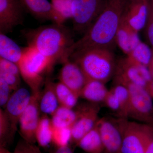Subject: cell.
Here are the masks:
<instances>
[{"label": "cell", "mask_w": 153, "mask_h": 153, "mask_svg": "<svg viewBox=\"0 0 153 153\" xmlns=\"http://www.w3.org/2000/svg\"><path fill=\"white\" fill-rule=\"evenodd\" d=\"M32 94L25 88L14 91L4 108V111L10 122L14 134L18 130L19 120L31 100Z\"/></svg>", "instance_id": "cell-12"}, {"label": "cell", "mask_w": 153, "mask_h": 153, "mask_svg": "<svg viewBox=\"0 0 153 153\" xmlns=\"http://www.w3.org/2000/svg\"><path fill=\"white\" fill-rule=\"evenodd\" d=\"M76 145L87 153H104V147L97 123Z\"/></svg>", "instance_id": "cell-22"}, {"label": "cell", "mask_w": 153, "mask_h": 153, "mask_svg": "<svg viewBox=\"0 0 153 153\" xmlns=\"http://www.w3.org/2000/svg\"><path fill=\"white\" fill-rule=\"evenodd\" d=\"M21 76L18 65L0 57V77L5 80L13 91L20 88Z\"/></svg>", "instance_id": "cell-21"}, {"label": "cell", "mask_w": 153, "mask_h": 153, "mask_svg": "<svg viewBox=\"0 0 153 153\" xmlns=\"http://www.w3.org/2000/svg\"><path fill=\"white\" fill-rule=\"evenodd\" d=\"M29 47L50 60L53 66L66 60L68 49L74 43L73 35L63 24L42 26L25 33Z\"/></svg>", "instance_id": "cell-2"}, {"label": "cell", "mask_w": 153, "mask_h": 153, "mask_svg": "<svg viewBox=\"0 0 153 153\" xmlns=\"http://www.w3.org/2000/svg\"><path fill=\"white\" fill-rule=\"evenodd\" d=\"M122 119L118 120L103 117L97 123L100 134L107 153H122Z\"/></svg>", "instance_id": "cell-8"}, {"label": "cell", "mask_w": 153, "mask_h": 153, "mask_svg": "<svg viewBox=\"0 0 153 153\" xmlns=\"http://www.w3.org/2000/svg\"><path fill=\"white\" fill-rule=\"evenodd\" d=\"M126 2L127 0H104L98 17L82 38L69 48L66 58L73 52L89 48L111 49Z\"/></svg>", "instance_id": "cell-1"}, {"label": "cell", "mask_w": 153, "mask_h": 153, "mask_svg": "<svg viewBox=\"0 0 153 153\" xmlns=\"http://www.w3.org/2000/svg\"><path fill=\"white\" fill-rule=\"evenodd\" d=\"M122 153H145V138L141 124L122 119Z\"/></svg>", "instance_id": "cell-10"}, {"label": "cell", "mask_w": 153, "mask_h": 153, "mask_svg": "<svg viewBox=\"0 0 153 153\" xmlns=\"http://www.w3.org/2000/svg\"><path fill=\"white\" fill-rule=\"evenodd\" d=\"M51 119L53 126L57 128H71L78 116L77 110L59 105Z\"/></svg>", "instance_id": "cell-23"}, {"label": "cell", "mask_w": 153, "mask_h": 153, "mask_svg": "<svg viewBox=\"0 0 153 153\" xmlns=\"http://www.w3.org/2000/svg\"><path fill=\"white\" fill-rule=\"evenodd\" d=\"M54 153H74L72 149L69 146L57 148Z\"/></svg>", "instance_id": "cell-36"}, {"label": "cell", "mask_w": 153, "mask_h": 153, "mask_svg": "<svg viewBox=\"0 0 153 153\" xmlns=\"http://www.w3.org/2000/svg\"><path fill=\"white\" fill-rule=\"evenodd\" d=\"M149 1L127 0L123 18L137 32H139L146 26L149 11Z\"/></svg>", "instance_id": "cell-15"}, {"label": "cell", "mask_w": 153, "mask_h": 153, "mask_svg": "<svg viewBox=\"0 0 153 153\" xmlns=\"http://www.w3.org/2000/svg\"><path fill=\"white\" fill-rule=\"evenodd\" d=\"M13 153H42L35 144L22 139L18 143Z\"/></svg>", "instance_id": "cell-32"}, {"label": "cell", "mask_w": 153, "mask_h": 153, "mask_svg": "<svg viewBox=\"0 0 153 153\" xmlns=\"http://www.w3.org/2000/svg\"><path fill=\"white\" fill-rule=\"evenodd\" d=\"M71 140V128L53 127L52 143L56 147L68 146Z\"/></svg>", "instance_id": "cell-29"}, {"label": "cell", "mask_w": 153, "mask_h": 153, "mask_svg": "<svg viewBox=\"0 0 153 153\" xmlns=\"http://www.w3.org/2000/svg\"><path fill=\"white\" fill-rule=\"evenodd\" d=\"M105 102L108 108L114 112H117L121 116V108L119 101L111 90L108 92Z\"/></svg>", "instance_id": "cell-35"}, {"label": "cell", "mask_w": 153, "mask_h": 153, "mask_svg": "<svg viewBox=\"0 0 153 153\" xmlns=\"http://www.w3.org/2000/svg\"><path fill=\"white\" fill-rule=\"evenodd\" d=\"M116 69L117 82H130L143 87L147 86V82L140 74L136 64L127 57L121 60Z\"/></svg>", "instance_id": "cell-17"}, {"label": "cell", "mask_w": 153, "mask_h": 153, "mask_svg": "<svg viewBox=\"0 0 153 153\" xmlns=\"http://www.w3.org/2000/svg\"><path fill=\"white\" fill-rule=\"evenodd\" d=\"M41 93V91L32 93L30 103L19 120V131L21 136L23 139L32 143H36V129L41 117L39 105Z\"/></svg>", "instance_id": "cell-7"}, {"label": "cell", "mask_w": 153, "mask_h": 153, "mask_svg": "<svg viewBox=\"0 0 153 153\" xmlns=\"http://www.w3.org/2000/svg\"><path fill=\"white\" fill-rule=\"evenodd\" d=\"M74 0H52L51 3L55 10L65 21L72 18L71 8Z\"/></svg>", "instance_id": "cell-30"}, {"label": "cell", "mask_w": 153, "mask_h": 153, "mask_svg": "<svg viewBox=\"0 0 153 153\" xmlns=\"http://www.w3.org/2000/svg\"><path fill=\"white\" fill-rule=\"evenodd\" d=\"M13 91L5 80L0 77V105L3 108L10 97Z\"/></svg>", "instance_id": "cell-33"}, {"label": "cell", "mask_w": 153, "mask_h": 153, "mask_svg": "<svg viewBox=\"0 0 153 153\" xmlns=\"http://www.w3.org/2000/svg\"><path fill=\"white\" fill-rule=\"evenodd\" d=\"M105 153H106V152H105Z\"/></svg>", "instance_id": "cell-40"}, {"label": "cell", "mask_w": 153, "mask_h": 153, "mask_svg": "<svg viewBox=\"0 0 153 153\" xmlns=\"http://www.w3.org/2000/svg\"><path fill=\"white\" fill-rule=\"evenodd\" d=\"M146 88L151 95H152L153 96V81L148 84Z\"/></svg>", "instance_id": "cell-37"}, {"label": "cell", "mask_w": 153, "mask_h": 153, "mask_svg": "<svg viewBox=\"0 0 153 153\" xmlns=\"http://www.w3.org/2000/svg\"><path fill=\"white\" fill-rule=\"evenodd\" d=\"M128 1H131V0H128ZM147 1H149V0H147Z\"/></svg>", "instance_id": "cell-39"}, {"label": "cell", "mask_w": 153, "mask_h": 153, "mask_svg": "<svg viewBox=\"0 0 153 153\" xmlns=\"http://www.w3.org/2000/svg\"><path fill=\"white\" fill-rule=\"evenodd\" d=\"M15 134L13 131L10 122L4 110L0 109V145L1 148L5 147L13 140Z\"/></svg>", "instance_id": "cell-27"}, {"label": "cell", "mask_w": 153, "mask_h": 153, "mask_svg": "<svg viewBox=\"0 0 153 153\" xmlns=\"http://www.w3.org/2000/svg\"><path fill=\"white\" fill-rule=\"evenodd\" d=\"M25 12L19 0H0V33H10L22 25Z\"/></svg>", "instance_id": "cell-11"}, {"label": "cell", "mask_w": 153, "mask_h": 153, "mask_svg": "<svg viewBox=\"0 0 153 153\" xmlns=\"http://www.w3.org/2000/svg\"><path fill=\"white\" fill-rule=\"evenodd\" d=\"M44 85L39 101L40 110L43 114L52 116L59 106L55 92V83L47 78Z\"/></svg>", "instance_id": "cell-18"}, {"label": "cell", "mask_w": 153, "mask_h": 153, "mask_svg": "<svg viewBox=\"0 0 153 153\" xmlns=\"http://www.w3.org/2000/svg\"><path fill=\"white\" fill-rule=\"evenodd\" d=\"M148 67H149V69L150 71L153 81V54L150 62L149 64V66H148Z\"/></svg>", "instance_id": "cell-38"}, {"label": "cell", "mask_w": 153, "mask_h": 153, "mask_svg": "<svg viewBox=\"0 0 153 153\" xmlns=\"http://www.w3.org/2000/svg\"><path fill=\"white\" fill-rule=\"evenodd\" d=\"M145 138V153H153V131L147 126L142 125Z\"/></svg>", "instance_id": "cell-34"}, {"label": "cell", "mask_w": 153, "mask_h": 153, "mask_svg": "<svg viewBox=\"0 0 153 153\" xmlns=\"http://www.w3.org/2000/svg\"><path fill=\"white\" fill-rule=\"evenodd\" d=\"M53 65L47 57L33 47H25L24 55L18 66L21 76L32 90V93L41 91L44 85V74L49 73Z\"/></svg>", "instance_id": "cell-4"}, {"label": "cell", "mask_w": 153, "mask_h": 153, "mask_svg": "<svg viewBox=\"0 0 153 153\" xmlns=\"http://www.w3.org/2000/svg\"><path fill=\"white\" fill-rule=\"evenodd\" d=\"M105 83L96 80H88L83 88L80 97L91 103H97L105 102L108 94Z\"/></svg>", "instance_id": "cell-20"}, {"label": "cell", "mask_w": 153, "mask_h": 153, "mask_svg": "<svg viewBox=\"0 0 153 153\" xmlns=\"http://www.w3.org/2000/svg\"><path fill=\"white\" fill-rule=\"evenodd\" d=\"M55 91L59 105L73 108L76 105L79 97L62 82L55 83Z\"/></svg>", "instance_id": "cell-25"}, {"label": "cell", "mask_w": 153, "mask_h": 153, "mask_svg": "<svg viewBox=\"0 0 153 153\" xmlns=\"http://www.w3.org/2000/svg\"><path fill=\"white\" fill-rule=\"evenodd\" d=\"M53 126L51 119L43 114L40 118L36 133V143L42 148H46L52 143Z\"/></svg>", "instance_id": "cell-24"}, {"label": "cell", "mask_w": 153, "mask_h": 153, "mask_svg": "<svg viewBox=\"0 0 153 153\" xmlns=\"http://www.w3.org/2000/svg\"><path fill=\"white\" fill-rule=\"evenodd\" d=\"M111 91L116 96L120 103L122 118L126 119L128 117L129 106V93L128 89L125 85L117 82Z\"/></svg>", "instance_id": "cell-28"}, {"label": "cell", "mask_w": 153, "mask_h": 153, "mask_svg": "<svg viewBox=\"0 0 153 153\" xmlns=\"http://www.w3.org/2000/svg\"><path fill=\"white\" fill-rule=\"evenodd\" d=\"M104 0H74L71 13L74 31L85 33L101 11Z\"/></svg>", "instance_id": "cell-6"}, {"label": "cell", "mask_w": 153, "mask_h": 153, "mask_svg": "<svg viewBox=\"0 0 153 153\" xmlns=\"http://www.w3.org/2000/svg\"><path fill=\"white\" fill-rule=\"evenodd\" d=\"M63 64L58 77L59 82L80 97L81 91L88 79L79 65L74 61L68 59Z\"/></svg>", "instance_id": "cell-14"}, {"label": "cell", "mask_w": 153, "mask_h": 153, "mask_svg": "<svg viewBox=\"0 0 153 153\" xmlns=\"http://www.w3.org/2000/svg\"><path fill=\"white\" fill-rule=\"evenodd\" d=\"M138 33L122 17L116 36V43L127 55L141 42Z\"/></svg>", "instance_id": "cell-16"}, {"label": "cell", "mask_w": 153, "mask_h": 153, "mask_svg": "<svg viewBox=\"0 0 153 153\" xmlns=\"http://www.w3.org/2000/svg\"><path fill=\"white\" fill-rule=\"evenodd\" d=\"M24 51L25 48L20 47L5 34L0 33V57L18 66Z\"/></svg>", "instance_id": "cell-19"}, {"label": "cell", "mask_w": 153, "mask_h": 153, "mask_svg": "<svg viewBox=\"0 0 153 153\" xmlns=\"http://www.w3.org/2000/svg\"><path fill=\"white\" fill-rule=\"evenodd\" d=\"M77 110L78 117L71 127V142L76 144L96 125L99 120V108L97 104L91 103Z\"/></svg>", "instance_id": "cell-9"}, {"label": "cell", "mask_w": 153, "mask_h": 153, "mask_svg": "<svg viewBox=\"0 0 153 153\" xmlns=\"http://www.w3.org/2000/svg\"><path fill=\"white\" fill-rule=\"evenodd\" d=\"M69 59L79 65L88 80H96L105 83L116 71L114 55L111 49L89 48L73 52Z\"/></svg>", "instance_id": "cell-3"}, {"label": "cell", "mask_w": 153, "mask_h": 153, "mask_svg": "<svg viewBox=\"0 0 153 153\" xmlns=\"http://www.w3.org/2000/svg\"><path fill=\"white\" fill-rule=\"evenodd\" d=\"M127 88L129 93L128 117L138 120H146L153 111L152 96L146 88L127 82H117Z\"/></svg>", "instance_id": "cell-5"}, {"label": "cell", "mask_w": 153, "mask_h": 153, "mask_svg": "<svg viewBox=\"0 0 153 153\" xmlns=\"http://www.w3.org/2000/svg\"><path fill=\"white\" fill-rule=\"evenodd\" d=\"M153 52L147 44L141 41L127 55L129 60L147 66L150 62Z\"/></svg>", "instance_id": "cell-26"}, {"label": "cell", "mask_w": 153, "mask_h": 153, "mask_svg": "<svg viewBox=\"0 0 153 153\" xmlns=\"http://www.w3.org/2000/svg\"><path fill=\"white\" fill-rule=\"evenodd\" d=\"M144 28L148 41L153 48V0L149 1L147 19Z\"/></svg>", "instance_id": "cell-31"}, {"label": "cell", "mask_w": 153, "mask_h": 153, "mask_svg": "<svg viewBox=\"0 0 153 153\" xmlns=\"http://www.w3.org/2000/svg\"><path fill=\"white\" fill-rule=\"evenodd\" d=\"M25 10L36 19L62 25L65 20L48 0H19Z\"/></svg>", "instance_id": "cell-13"}]
</instances>
